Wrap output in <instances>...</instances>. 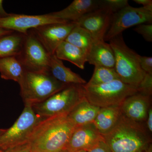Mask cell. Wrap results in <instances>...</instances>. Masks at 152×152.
I'll return each instance as SVG.
<instances>
[{
    "instance_id": "obj_1",
    "label": "cell",
    "mask_w": 152,
    "mask_h": 152,
    "mask_svg": "<svg viewBox=\"0 0 152 152\" xmlns=\"http://www.w3.org/2000/svg\"><path fill=\"white\" fill-rule=\"evenodd\" d=\"M76 127L67 115L44 119L36 128L28 142L31 152L63 151Z\"/></svg>"
},
{
    "instance_id": "obj_2",
    "label": "cell",
    "mask_w": 152,
    "mask_h": 152,
    "mask_svg": "<svg viewBox=\"0 0 152 152\" xmlns=\"http://www.w3.org/2000/svg\"><path fill=\"white\" fill-rule=\"evenodd\" d=\"M103 137L112 152H145L152 144L145 123L136 122L123 115L112 130Z\"/></svg>"
},
{
    "instance_id": "obj_3",
    "label": "cell",
    "mask_w": 152,
    "mask_h": 152,
    "mask_svg": "<svg viewBox=\"0 0 152 152\" xmlns=\"http://www.w3.org/2000/svg\"><path fill=\"white\" fill-rule=\"evenodd\" d=\"M19 84L25 105L31 106L44 102L69 85L57 80L49 72L26 71Z\"/></svg>"
},
{
    "instance_id": "obj_4",
    "label": "cell",
    "mask_w": 152,
    "mask_h": 152,
    "mask_svg": "<svg viewBox=\"0 0 152 152\" xmlns=\"http://www.w3.org/2000/svg\"><path fill=\"white\" fill-rule=\"evenodd\" d=\"M115 58V70L122 81L137 88L146 75L141 67L140 55L126 45L122 34L110 41Z\"/></svg>"
},
{
    "instance_id": "obj_5",
    "label": "cell",
    "mask_w": 152,
    "mask_h": 152,
    "mask_svg": "<svg viewBox=\"0 0 152 152\" xmlns=\"http://www.w3.org/2000/svg\"><path fill=\"white\" fill-rule=\"evenodd\" d=\"M83 85H67L46 100L32 106L34 111L45 118L68 115L85 98Z\"/></svg>"
},
{
    "instance_id": "obj_6",
    "label": "cell",
    "mask_w": 152,
    "mask_h": 152,
    "mask_svg": "<svg viewBox=\"0 0 152 152\" xmlns=\"http://www.w3.org/2000/svg\"><path fill=\"white\" fill-rule=\"evenodd\" d=\"M83 88L88 102L99 108L120 106L127 98L138 92L137 88L120 80L97 86L83 85Z\"/></svg>"
},
{
    "instance_id": "obj_7",
    "label": "cell",
    "mask_w": 152,
    "mask_h": 152,
    "mask_svg": "<svg viewBox=\"0 0 152 152\" xmlns=\"http://www.w3.org/2000/svg\"><path fill=\"white\" fill-rule=\"evenodd\" d=\"M44 119L35 113L32 106L25 105L15 122L0 136V150L4 151L28 142L36 128Z\"/></svg>"
},
{
    "instance_id": "obj_8",
    "label": "cell",
    "mask_w": 152,
    "mask_h": 152,
    "mask_svg": "<svg viewBox=\"0 0 152 152\" xmlns=\"http://www.w3.org/2000/svg\"><path fill=\"white\" fill-rule=\"evenodd\" d=\"M152 22V12L147 10L143 7H133L129 5L113 14L104 40L110 41L122 34L125 30L134 26L146 23L151 24Z\"/></svg>"
},
{
    "instance_id": "obj_9",
    "label": "cell",
    "mask_w": 152,
    "mask_h": 152,
    "mask_svg": "<svg viewBox=\"0 0 152 152\" xmlns=\"http://www.w3.org/2000/svg\"><path fill=\"white\" fill-rule=\"evenodd\" d=\"M50 56L34 34L28 31L20 54L17 57L25 71L48 72Z\"/></svg>"
},
{
    "instance_id": "obj_10",
    "label": "cell",
    "mask_w": 152,
    "mask_h": 152,
    "mask_svg": "<svg viewBox=\"0 0 152 152\" xmlns=\"http://www.w3.org/2000/svg\"><path fill=\"white\" fill-rule=\"evenodd\" d=\"M67 22L54 18L49 14L37 15L11 14L9 16L0 18V28L26 35L30 30L43 25Z\"/></svg>"
},
{
    "instance_id": "obj_11",
    "label": "cell",
    "mask_w": 152,
    "mask_h": 152,
    "mask_svg": "<svg viewBox=\"0 0 152 152\" xmlns=\"http://www.w3.org/2000/svg\"><path fill=\"white\" fill-rule=\"evenodd\" d=\"M76 25L72 22L49 24L33 29L31 32L49 54L54 55L57 48L65 41Z\"/></svg>"
},
{
    "instance_id": "obj_12",
    "label": "cell",
    "mask_w": 152,
    "mask_h": 152,
    "mask_svg": "<svg viewBox=\"0 0 152 152\" xmlns=\"http://www.w3.org/2000/svg\"><path fill=\"white\" fill-rule=\"evenodd\" d=\"M113 15L106 9L99 8L86 14L74 23L88 31L94 40H104Z\"/></svg>"
},
{
    "instance_id": "obj_13",
    "label": "cell",
    "mask_w": 152,
    "mask_h": 152,
    "mask_svg": "<svg viewBox=\"0 0 152 152\" xmlns=\"http://www.w3.org/2000/svg\"><path fill=\"white\" fill-rule=\"evenodd\" d=\"M104 137L98 132L94 123L76 127L64 151L72 152L86 150L88 151L100 142Z\"/></svg>"
},
{
    "instance_id": "obj_14",
    "label": "cell",
    "mask_w": 152,
    "mask_h": 152,
    "mask_svg": "<svg viewBox=\"0 0 152 152\" xmlns=\"http://www.w3.org/2000/svg\"><path fill=\"white\" fill-rule=\"evenodd\" d=\"M151 96L137 92L127 98L120 106L123 115L140 123H145L151 107Z\"/></svg>"
},
{
    "instance_id": "obj_15",
    "label": "cell",
    "mask_w": 152,
    "mask_h": 152,
    "mask_svg": "<svg viewBox=\"0 0 152 152\" xmlns=\"http://www.w3.org/2000/svg\"><path fill=\"white\" fill-rule=\"evenodd\" d=\"M99 8V1L75 0L65 8L49 14L54 18L75 22L86 14Z\"/></svg>"
},
{
    "instance_id": "obj_16",
    "label": "cell",
    "mask_w": 152,
    "mask_h": 152,
    "mask_svg": "<svg viewBox=\"0 0 152 152\" xmlns=\"http://www.w3.org/2000/svg\"><path fill=\"white\" fill-rule=\"evenodd\" d=\"M87 62L95 66L114 68L115 55L110 44L104 40H94L88 53Z\"/></svg>"
},
{
    "instance_id": "obj_17",
    "label": "cell",
    "mask_w": 152,
    "mask_h": 152,
    "mask_svg": "<svg viewBox=\"0 0 152 152\" xmlns=\"http://www.w3.org/2000/svg\"><path fill=\"white\" fill-rule=\"evenodd\" d=\"M48 72L57 80L66 84L83 85L87 83L80 76L66 67L55 54L51 55Z\"/></svg>"
},
{
    "instance_id": "obj_18",
    "label": "cell",
    "mask_w": 152,
    "mask_h": 152,
    "mask_svg": "<svg viewBox=\"0 0 152 152\" xmlns=\"http://www.w3.org/2000/svg\"><path fill=\"white\" fill-rule=\"evenodd\" d=\"M122 115L120 106L100 108L93 123L100 134L105 135L115 127Z\"/></svg>"
},
{
    "instance_id": "obj_19",
    "label": "cell",
    "mask_w": 152,
    "mask_h": 152,
    "mask_svg": "<svg viewBox=\"0 0 152 152\" xmlns=\"http://www.w3.org/2000/svg\"><path fill=\"white\" fill-rule=\"evenodd\" d=\"M100 108L88 102L86 97L68 115L76 127L94 123Z\"/></svg>"
},
{
    "instance_id": "obj_20",
    "label": "cell",
    "mask_w": 152,
    "mask_h": 152,
    "mask_svg": "<svg viewBox=\"0 0 152 152\" xmlns=\"http://www.w3.org/2000/svg\"><path fill=\"white\" fill-rule=\"evenodd\" d=\"M55 55L60 60L68 61L81 69H84L87 62L88 53L65 41L57 48Z\"/></svg>"
},
{
    "instance_id": "obj_21",
    "label": "cell",
    "mask_w": 152,
    "mask_h": 152,
    "mask_svg": "<svg viewBox=\"0 0 152 152\" xmlns=\"http://www.w3.org/2000/svg\"><path fill=\"white\" fill-rule=\"evenodd\" d=\"M25 72L23 67L17 57L0 58V75L2 79L13 80L19 84Z\"/></svg>"
},
{
    "instance_id": "obj_22",
    "label": "cell",
    "mask_w": 152,
    "mask_h": 152,
    "mask_svg": "<svg viewBox=\"0 0 152 152\" xmlns=\"http://www.w3.org/2000/svg\"><path fill=\"white\" fill-rule=\"evenodd\" d=\"M14 32L0 37V58L20 54L26 35Z\"/></svg>"
},
{
    "instance_id": "obj_23",
    "label": "cell",
    "mask_w": 152,
    "mask_h": 152,
    "mask_svg": "<svg viewBox=\"0 0 152 152\" xmlns=\"http://www.w3.org/2000/svg\"><path fill=\"white\" fill-rule=\"evenodd\" d=\"M65 41L88 53L94 40L88 31L76 25L67 37Z\"/></svg>"
},
{
    "instance_id": "obj_24",
    "label": "cell",
    "mask_w": 152,
    "mask_h": 152,
    "mask_svg": "<svg viewBox=\"0 0 152 152\" xmlns=\"http://www.w3.org/2000/svg\"><path fill=\"white\" fill-rule=\"evenodd\" d=\"M116 80H120V78L114 68L96 66H95L91 78L85 85L87 86H97Z\"/></svg>"
},
{
    "instance_id": "obj_25",
    "label": "cell",
    "mask_w": 152,
    "mask_h": 152,
    "mask_svg": "<svg viewBox=\"0 0 152 152\" xmlns=\"http://www.w3.org/2000/svg\"><path fill=\"white\" fill-rule=\"evenodd\" d=\"M127 0H102L99 1V8L106 9L114 14L129 5Z\"/></svg>"
},
{
    "instance_id": "obj_26",
    "label": "cell",
    "mask_w": 152,
    "mask_h": 152,
    "mask_svg": "<svg viewBox=\"0 0 152 152\" xmlns=\"http://www.w3.org/2000/svg\"><path fill=\"white\" fill-rule=\"evenodd\" d=\"M138 92L151 96L152 94V74H146L143 79L137 87Z\"/></svg>"
},
{
    "instance_id": "obj_27",
    "label": "cell",
    "mask_w": 152,
    "mask_h": 152,
    "mask_svg": "<svg viewBox=\"0 0 152 152\" xmlns=\"http://www.w3.org/2000/svg\"><path fill=\"white\" fill-rule=\"evenodd\" d=\"M134 31L142 36L147 42H152V25L151 24H142L137 26Z\"/></svg>"
},
{
    "instance_id": "obj_28",
    "label": "cell",
    "mask_w": 152,
    "mask_h": 152,
    "mask_svg": "<svg viewBox=\"0 0 152 152\" xmlns=\"http://www.w3.org/2000/svg\"><path fill=\"white\" fill-rule=\"evenodd\" d=\"M140 65L146 74H152V58L145 56H139Z\"/></svg>"
},
{
    "instance_id": "obj_29",
    "label": "cell",
    "mask_w": 152,
    "mask_h": 152,
    "mask_svg": "<svg viewBox=\"0 0 152 152\" xmlns=\"http://www.w3.org/2000/svg\"><path fill=\"white\" fill-rule=\"evenodd\" d=\"M3 152H31V146L28 142L9 148Z\"/></svg>"
},
{
    "instance_id": "obj_30",
    "label": "cell",
    "mask_w": 152,
    "mask_h": 152,
    "mask_svg": "<svg viewBox=\"0 0 152 152\" xmlns=\"http://www.w3.org/2000/svg\"><path fill=\"white\" fill-rule=\"evenodd\" d=\"M88 152H112L104 141L99 142L89 150Z\"/></svg>"
},
{
    "instance_id": "obj_31",
    "label": "cell",
    "mask_w": 152,
    "mask_h": 152,
    "mask_svg": "<svg viewBox=\"0 0 152 152\" xmlns=\"http://www.w3.org/2000/svg\"><path fill=\"white\" fill-rule=\"evenodd\" d=\"M146 126L150 133L152 132V108L151 107L148 113V117L146 121Z\"/></svg>"
},
{
    "instance_id": "obj_32",
    "label": "cell",
    "mask_w": 152,
    "mask_h": 152,
    "mask_svg": "<svg viewBox=\"0 0 152 152\" xmlns=\"http://www.w3.org/2000/svg\"><path fill=\"white\" fill-rule=\"evenodd\" d=\"M133 1L139 4L142 5L144 7L152 6V0H134Z\"/></svg>"
},
{
    "instance_id": "obj_33",
    "label": "cell",
    "mask_w": 152,
    "mask_h": 152,
    "mask_svg": "<svg viewBox=\"0 0 152 152\" xmlns=\"http://www.w3.org/2000/svg\"><path fill=\"white\" fill-rule=\"evenodd\" d=\"M3 1L0 0V18L9 16L11 14L7 13L5 10L3 6Z\"/></svg>"
},
{
    "instance_id": "obj_34",
    "label": "cell",
    "mask_w": 152,
    "mask_h": 152,
    "mask_svg": "<svg viewBox=\"0 0 152 152\" xmlns=\"http://www.w3.org/2000/svg\"><path fill=\"white\" fill-rule=\"evenodd\" d=\"M13 32H14V31H13L0 28V37H3V36L9 34H10Z\"/></svg>"
},
{
    "instance_id": "obj_35",
    "label": "cell",
    "mask_w": 152,
    "mask_h": 152,
    "mask_svg": "<svg viewBox=\"0 0 152 152\" xmlns=\"http://www.w3.org/2000/svg\"><path fill=\"white\" fill-rule=\"evenodd\" d=\"M145 152H152V144H151V145H150L148 148V149L146 150V151H145Z\"/></svg>"
},
{
    "instance_id": "obj_36",
    "label": "cell",
    "mask_w": 152,
    "mask_h": 152,
    "mask_svg": "<svg viewBox=\"0 0 152 152\" xmlns=\"http://www.w3.org/2000/svg\"><path fill=\"white\" fill-rule=\"evenodd\" d=\"M61 152H67L63 151ZM72 152H88V151H86V150H79V151H75Z\"/></svg>"
},
{
    "instance_id": "obj_37",
    "label": "cell",
    "mask_w": 152,
    "mask_h": 152,
    "mask_svg": "<svg viewBox=\"0 0 152 152\" xmlns=\"http://www.w3.org/2000/svg\"><path fill=\"white\" fill-rule=\"evenodd\" d=\"M6 129H0V136L2 134L5 132Z\"/></svg>"
},
{
    "instance_id": "obj_38",
    "label": "cell",
    "mask_w": 152,
    "mask_h": 152,
    "mask_svg": "<svg viewBox=\"0 0 152 152\" xmlns=\"http://www.w3.org/2000/svg\"><path fill=\"white\" fill-rule=\"evenodd\" d=\"M0 152H3V151L0 150Z\"/></svg>"
}]
</instances>
